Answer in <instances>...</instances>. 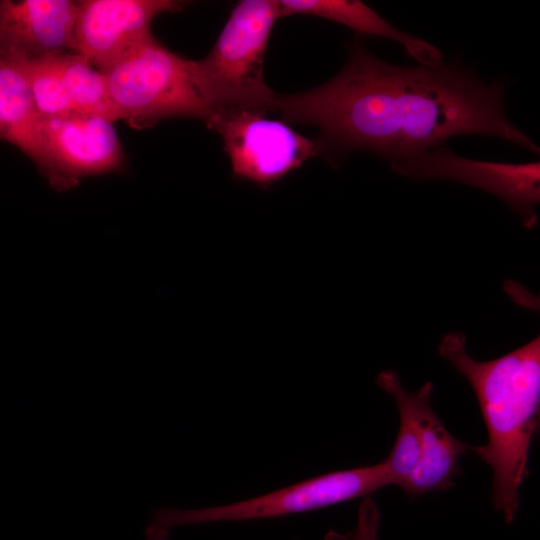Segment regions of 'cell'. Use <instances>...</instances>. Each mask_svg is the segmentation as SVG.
I'll list each match as a JSON object with an SVG mask.
<instances>
[{
    "label": "cell",
    "instance_id": "obj_1",
    "mask_svg": "<svg viewBox=\"0 0 540 540\" xmlns=\"http://www.w3.org/2000/svg\"><path fill=\"white\" fill-rule=\"evenodd\" d=\"M503 102L502 82L483 83L442 61L395 66L356 41L335 77L305 92L277 94L269 110L286 123L317 127L318 154L333 158L365 149L389 161L460 134L498 137L539 153L507 119Z\"/></svg>",
    "mask_w": 540,
    "mask_h": 540
},
{
    "label": "cell",
    "instance_id": "obj_2",
    "mask_svg": "<svg viewBox=\"0 0 540 540\" xmlns=\"http://www.w3.org/2000/svg\"><path fill=\"white\" fill-rule=\"evenodd\" d=\"M439 354L473 388L487 428L485 445L470 446L493 471L491 503L506 523L519 510L530 448L540 420V337L493 360L477 361L461 332L446 334Z\"/></svg>",
    "mask_w": 540,
    "mask_h": 540
},
{
    "label": "cell",
    "instance_id": "obj_3",
    "mask_svg": "<svg viewBox=\"0 0 540 540\" xmlns=\"http://www.w3.org/2000/svg\"><path fill=\"white\" fill-rule=\"evenodd\" d=\"M102 73L117 120L125 119L134 127L170 117L206 122L212 114L196 61L170 51L154 37Z\"/></svg>",
    "mask_w": 540,
    "mask_h": 540
},
{
    "label": "cell",
    "instance_id": "obj_4",
    "mask_svg": "<svg viewBox=\"0 0 540 540\" xmlns=\"http://www.w3.org/2000/svg\"><path fill=\"white\" fill-rule=\"evenodd\" d=\"M279 18L277 0H243L235 5L211 51L196 61L200 87L212 110L270 109L277 94L265 83L263 66Z\"/></svg>",
    "mask_w": 540,
    "mask_h": 540
},
{
    "label": "cell",
    "instance_id": "obj_5",
    "mask_svg": "<svg viewBox=\"0 0 540 540\" xmlns=\"http://www.w3.org/2000/svg\"><path fill=\"white\" fill-rule=\"evenodd\" d=\"M391 485L383 462L334 471L243 501L195 509L162 507L150 524L169 536L172 529L209 523L271 519L369 497Z\"/></svg>",
    "mask_w": 540,
    "mask_h": 540
},
{
    "label": "cell",
    "instance_id": "obj_6",
    "mask_svg": "<svg viewBox=\"0 0 540 540\" xmlns=\"http://www.w3.org/2000/svg\"><path fill=\"white\" fill-rule=\"evenodd\" d=\"M266 111L251 108H219L206 121L223 140L233 175L263 187L280 180L318 154L315 140L286 122L270 119Z\"/></svg>",
    "mask_w": 540,
    "mask_h": 540
},
{
    "label": "cell",
    "instance_id": "obj_7",
    "mask_svg": "<svg viewBox=\"0 0 540 540\" xmlns=\"http://www.w3.org/2000/svg\"><path fill=\"white\" fill-rule=\"evenodd\" d=\"M112 123L98 115L75 111L39 118L44 154L41 173L51 187L64 191L84 177L122 170L125 155Z\"/></svg>",
    "mask_w": 540,
    "mask_h": 540
},
{
    "label": "cell",
    "instance_id": "obj_8",
    "mask_svg": "<svg viewBox=\"0 0 540 540\" xmlns=\"http://www.w3.org/2000/svg\"><path fill=\"white\" fill-rule=\"evenodd\" d=\"M406 177L446 179L495 194L518 213L528 228L538 222L535 206L540 200V163L523 164L478 161L460 157L444 145L418 150L388 161Z\"/></svg>",
    "mask_w": 540,
    "mask_h": 540
},
{
    "label": "cell",
    "instance_id": "obj_9",
    "mask_svg": "<svg viewBox=\"0 0 540 540\" xmlns=\"http://www.w3.org/2000/svg\"><path fill=\"white\" fill-rule=\"evenodd\" d=\"M76 52L103 72L153 38V19L182 9L174 0L76 1Z\"/></svg>",
    "mask_w": 540,
    "mask_h": 540
},
{
    "label": "cell",
    "instance_id": "obj_10",
    "mask_svg": "<svg viewBox=\"0 0 540 540\" xmlns=\"http://www.w3.org/2000/svg\"><path fill=\"white\" fill-rule=\"evenodd\" d=\"M76 14L77 3L71 0L0 1V53L76 52Z\"/></svg>",
    "mask_w": 540,
    "mask_h": 540
},
{
    "label": "cell",
    "instance_id": "obj_11",
    "mask_svg": "<svg viewBox=\"0 0 540 540\" xmlns=\"http://www.w3.org/2000/svg\"><path fill=\"white\" fill-rule=\"evenodd\" d=\"M433 390V383L428 381L411 393L419 435V458L400 488L412 499L451 488L453 479L461 471L459 459L470 448L445 428L432 409Z\"/></svg>",
    "mask_w": 540,
    "mask_h": 540
},
{
    "label": "cell",
    "instance_id": "obj_12",
    "mask_svg": "<svg viewBox=\"0 0 540 540\" xmlns=\"http://www.w3.org/2000/svg\"><path fill=\"white\" fill-rule=\"evenodd\" d=\"M280 18L312 15L345 25L357 33L387 38L401 44L421 65L441 62V53L432 44L406 34L357 0H280Z\"/></svg>",
    "mask_w": 540,
    "mask_h": 540
},
{
    "label": "cell",
    "instance_id": "obj_13",
    "mask_svg": "<svg viewBox=\"0 0 540 540\" xmlns=\"http://www.w3.org/2000/svg\"><path fill=\"white\" fill-rule=\"evenodd\" d=\"M38 122L22 72L11 60L0 55V139L21 150L41 172L44 154Z\"/></svg>",
    "mask_w": 540,
    "mask_h": 540
},
{
    "label": "cell",
    "instance_id": "obj_14",
    "mask_svg": "<svg viewBox=\"0 0 540 540\" xmlns=\"http://www.w3.org/2000/svg\"><path fill=\"white\" fill-rule=\"evenodd\" d=\"M380 389L390 395L399 412V430L396 440L384 461L391 484L401 487L413 471L419 458V435L412 402V395L407 392L393 370H384L377 376Z\"/></svg>",
    "mask_w": 540,
    "mask_h": 540
},
{
    "label": "cell",
    "instance_id": "obj_15",
    "mask_svg": "<svg viewBox=\"0 0 540 540\" xmlns=\"http://www.w3.org/2000/svg\"><path fill=\"white\" fill-rule=\"evenodd\" d=\"M55 60L74 111L117 120L101 71L77 52L56 54Z\"/></svg>",
    "mask_w": 540,
    "mask_h": 540
},
{
    "label": "cell",
    "instance_id": "obj_16",
    "mask_svg": "<svg viewBox=\"0 0 540 540\" xmlns=\"http://www.w3.org/2000/svg\"><path fill=\"white\" fill-rule=\"evenodd\" d=\"M0 55L11 60L22 72L39 118L74 112L57 68L56 54L29 57L7 52Z\"/></svg>",
    "mask_w": 540,
    "mask_h": 540
},
{
    "label": "cell",
    "instance_id": "obj_17",
    "mask_svg": "<svg viewBox=\"0 0 540 540\" xmlns=\"http://www.w3.org/2000/svg\"><path fill=\"white\" fill-rule=\"evenodd\" d=\"M380 511L369 496L362 498L355 529L347 533L330 530L323 540H378Z\"/></svg>",
    "mask_w": 540,
    "mask_h": 540
}]
</instances>
